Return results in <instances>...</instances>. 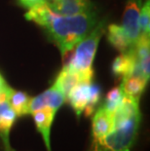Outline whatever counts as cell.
<instances>
[{
    "instance_id": "obj_1",
    "label": "cell",
    "mask_w": 150,
    "mask_h": 151,
    "mask_svg": "<svg viewBox=\"0 0 150 151\" xmlns=\"http://www.w3.org/2000/svg\"><path fill=\"white\" fill-rule=\"evenodd\" d=\"M98 20L95 10L77 16H62L52 12L41 25L48 37L65 57L76 45L94 29Z\"/></svg>"
},
{
    "instance_id": "obj_2",
    "label": "cell",
    "mask_w": 150,
    "mask_h": 151,
    "mask_svg": "<svg viewBox=\"0 0 150 151\" xmlns=\"http://www.w3.org/2000/svg\"><path fill=\"white\" fill-rule=\"evenodd\" d=\"M104 30L105 21L98 22L94 29L76 45V49L65 65L73 71L77 72L82 80L92 81L94 75L93 63Z\"/></svg>"
},
{
    "instance_id": "obj_3",
    "label": "cell",
    "mask_w": 150,
    "mask_h": 151,
    "mask_svg": "<svg viewBox=\"0 0 150 151\" xmlns=\"http://www.w3.org/2000/svg\"><path fill=\"white\" fill-rule=\"evenodd\" d=\"M140 115L136 114L113 128L107 136L94 141L93 151H130L136 139Z\"/></svg>"
},
{
    "instance_id": "obj_4",
    "label": "cell",
    "mask_w": 150,
    "mask_h": 151,
    "mask_svg": "<svg viewBox=\"0 0 150 151\" xmlns=\"http://www.w3.org/2000/svg\"><path fill=\"white\" fill-rule=\"evenodd\" d=\"M141 9V0H127L124 11L122 27L130 38L133 47L138 41L140 35L139 28V12Z\"/></svg>"
},
{
    "instance_id": "obj_5",
    "label": "cell",
    "mask_w": 150,
    "mask_h": 151,
    "mask_svg": "<svg viewBox=\"0 0 150 151\" xmlns=\"http://www.w3.org/2000/svg\"><path fill=\"white\" fill-rule=\"evenodd\" d=\"M65 101V96L54 84L42 94L30 99L29 114L42 108H52L54 110L58 111Z\"/></svg>"
},
{
    "instance_id": "obj_6",
    "label": "cell",
    "mask_w": 150,
    "mask_h": 151,
    "mask_svg": "<svg viewBox=\"0 0 150 151\" xmlns=\"http://www.w3.org/2000/svg\"><path fill=\"white\" fill-rule=\"evenodd\" d=\"M136 55V65L133 70V75L143 77L149 81L150 75V39L149 35L140 33L136 43L135 44Z\"/></svg>"
},
{
    "instance_id": "obj_7",
    "label": "cell",
    "mask_w": 150,
    "mask_h": 151,
    "mask_svg": "<svg viewBox=\"0 0 150 151\" xmlns=\"http://www.w3.org/2000/svg\"><path fill=\"white\" fill-rule=\"evenodd\" d=\"M9 90H10V87L7 91L2 92L0 94V137L4 141L5 145L7 146L8 151H10L11 148L9 144V134L17 118V114L15 113L14 109L9 104Z\"/></svg>"
},
{
    "instance_id": "obj_8",
    "label": "cell",
    "mask_w": 150,
    "mask_h": 151,
    "mask_svg": "<svg viewBox=\"0 0 150 151\" xmlns=\"http://www.w3.org/2000/svg\"><path fill=\"white\" fill-rule=\"evenodd\" d=\"M49 3L53 11L62 16H77L95 10L92 0H54Z\"/></svg>"
},
{
    "instance_id": "obj_9",
    "label": "cell",
    "mask_w": 150,
    "mask_h": 151,
    "mask_svg": "<svg viewBox=\"0 0 150 151\" xmlns=\"http://www.w3.org/2000/svg\"><path fill=\"white\" fill-rule=\"evenodd\" d=\"M56 113L57 111L52 108H42L31 113L34 119L36 129L42 134V137L48 151H51L50 134Z\"/></svg>"
},
{
    "instance_id": "obj_10",
    "label": "cell",
    "mask_w": 150,
    "mask_h": 151,
    "mask_svg": "<svg viewBox=\"0 0 150 151\" xmlns=\"http://www.w3.org/2000/svg\"><path fill=\"white\" fill-rule=\"evenodd\" d=\"M91 82L92 81L82 80L71 90V92L69 93L67 98H66V101H68L78 117H80L85 107L87 106Z\"/></svg>"
},
{
    "instance_id": "obj_11",
    "label": "cell",
    "mask_w": 150,
    "mask_h": 151,
    "mask_svg": "<svg viewBox=\"0 0 150 151\" xmlns=\"http://www.w3.org/2000/svg\"><path fill=\"white\" fill-rule=\"evenodd\" d=\"M136 65V55L135 47L130 48L126 52L121 53L113 60L112 69L113 74L117 77H126L132 75Z\"/></svg>"
},
{
    "instance_id": "obj_12",
    "label": "cell",
    "mask_w": 150,
    "mask_h": 151,
    "mask_svg": "<svg viewBox=\"0 0 150 151\" xmlns=\"http://www.w3.org/2000/svg\"><path fill=\"white\" fill-rule=\"evenodd\" d=\"M113 114L109 113L103 107L95 112L93 118V137L94 141L100 140L107 136L113 130Z\"/></svg>"
},
{
    "instance_id": "obj_13",
    "label": "cell",
    "mask_w": 150,
    "mask_h": 151,
    "mask_svg": "<svg viewBox=\"0 0 150 151\" xmlns=\"http://www.w3.org/2000/svg\"><path fill=\"white\" fill-rule=\"evenodd\" d=\"M138 99L123 96L119 106L113 113V124L114 127L119 126L123 122L127 121L128 119L136 114L139 113Z\"/></svg>"
},
{
    "instance_id": "obj_14",
    "label": "cell",
    "mask_w": 150,
    "mask_h": 151,
    "mask_svg": "<svg viewBox=\"0 0 150 151\" xmlns=\"http://www.w3.org/2000/svg\"><path fill=\"white\" fill-rule=\"evenodd\" d=\"M107 40L111 46H113L120 53L126 52L133 47L130 38L128 37L126 31L122 25L111 24L107 28Z\"/></svg>"
},
{
    "instance_id": "obj_15",
    "label": "cell",
    "mask_w": 150,
    "mask_h": 151,
    "mask_svg": "<svg viewBox=\"0 0 150 151\" xmlns=\"http://www.w3.org/2000/svg\"><path fill=\"white\" fill-rule=\"evenodd\" d=\"M147 81L139 75H129L123 77L121 90L123 92L124 96L136 99L139 101V98L144 91Z\"/></svg>"
},
{
    "instance_id": "obj_16",
    "label": "cell",
    "mask_w": 150,
    "mask_h": 151,
    "mask_svg": "<svg viewBox=\"0 0 150 151\" xmlns=\"http://www.w3.org/2000/svg\"><path fill=\"white\" fill-rule=\"evenodd\" d=\"M80 81H82L80 75L77 72L70 69L69 67L65 65L63 68L59 73V75L57 77L54 84L62 92V94L65 96V99H66L68 94L71 92V90Z\"/></svg>"
},
{
    "instance_id": "obj_17",
    "label": "cell",
    "mask_w": 150,
    "mask_h": 151,
    "mask_svg": "<svg viewBox=\"0 0 150 151\" xmlns=\"http://www.w3.org/2000/svg\"><path fill=\"white\" fill-rule=\"evenodd\" d=\"M30 99L24 92L15 91L10 88L8 92V101L9 104L14 109L17 116H24L29 114V102Z\"/></svg>"
},
{
    "instance_id": "obj_18",
    "label": "cell",
    "mask_w": 150,
    "mask_h": 151,
    "mask_svg": "<svg viewBox=\"0 0 150 151\" xmlns=\"http://www.w3.org/2000/svg\"><path fill=\"white\" fill-rule=\"evenodd\" d=\"M123 92L120 87H114L107 93L105 102L103 107L109 113L113 114L119 106L120 102L123 99Z\"/></svg>"
},
{
    "instance_id": "obj_19",
    "label": "cell",
    "mask_w": 150,
    "mask_h": 151,
    "mask_svg": "<svg viewBox=\"0 0 150 151\" xmlns=\"http://www.w3.org/2000/svg\"><path fill=\"white\" fill-rule=\"evenodd\" d=\"M100 99V87L95 84H93L91 82L90 84V93H89V101L87 104V106L84 109V113L87 117L91 116L92 113L94 112V109L95 105L98 104Z\"/></svg>"
},
{
    "instance_id": "obj_20",
    "label": "cell",
    "mask_w": 150,
    "mask_h": 151,
    "mask_svg": "<svg viewBox=\"0 0 150 151\" xmlns=\"http://www.w3.org/2000/svg\"><path fill=\"white\" fill-rule=\"evenodd\" d=\"M150 1L146 0L139 12V28L140 33L149 35L150 34Z\"/></svg>"
},
{
    "instance_id": "obj_21",
    "label": "cell",
    "mask_w": 150,
    "mask_h": 151,
    "mask_svg": "<svg viewBox=\"0 0 150 151\" xmlns=\"http://www.w3.org/2000/svg\"><path fill=\"white\" fill-rule=\"evenodd\" d=\"M19 1H20L21 5H23L24 8L29 9L32 7V6L44 1V0H19Z\"/></svg>"
},
{
    "instance_id": "obj_22",
    "label": "cell",
    "mask_w": 150,
    "mask_h": 151,
    "mask_svg": "<svg viewBox=\"0 0 150 151\" xmlns=\"http://www.w3.org/2000/svg\"><path fill=\"white\" fill-rule=\"evenodd\" d=\"M8 89H9V86L7 85V83H6L5 79L3 78V76L0 74V94H1L2 92L7 91Z\"/></svg>"
},
{
    "instance_id": "obj_23",
    "label": "cell",
    "mask_w": 150,
    "mask_h": 151,
    "mask_svg": "<svg viewBox=\"0 0 150 151\" xmlns=\"http://www.w3.org/2000/svg\"><path fill=\"white\" fill-rule=\"evenodd\" d=\"M51 1H54V0H51Z\"/></svg>"
},
{
    "instance_id": "obj_24",
    "label": "cell",
    "mask_w": 150,
    "mask_h": 151,
    "mask_svg": "<svg viewBox=\"0 0 150 151\" xmlns=\"http://www.w3.org/2000/svg\"><path fill=\"white\" fill-rule=\"evenodd\" d=\"M10 151H13V150H10Z\"/></svg>"
}]
</instances>
